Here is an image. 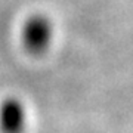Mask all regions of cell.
I'll use <instances>...</instances> for the list:
<instances>
[{
	"instance_id": "1",
	"label": "cell",
	"mask_w": 133,
	"mask_h": 133,
	"mask_svg": "<svg viewBox=\"0 0 133 133\" xmlns=\"http://www.w3.org/2000/svg\"><path fill=\"white\" fill-rule=\"evenodd\" d=\"M52 37V28L46 18L43 16H33L27 21L22 33L24 46L30 53L40 55L48 49Z\"/></svg>"
},
{
	"instance_id": "2",
	"label": "cell",
	"mask_w": 133,
	"mask_h": 133,
	"mask_svg": "<svg viewBox=\"0 0 133 133\" xmlns=\"http://www.w3.org/2000/svg\"><path fill=\"white\" fill-rule=\"evenodd\" d=\"M25 127V109L18 99H6L0 107L2 133H22Z\"/></svg>"
}]
</instances>
